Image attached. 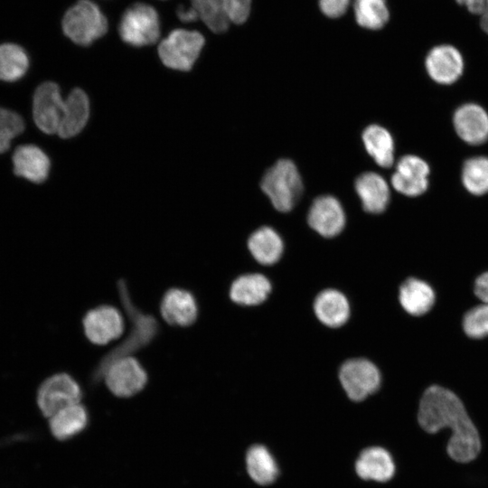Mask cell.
Segmentation results:
<instances>
[{"instance_id":"cell-21","label":"cell","mask_w":488,"mask_h":488,"mask_svg":"<svg viewBox=\"0 0 488 488\" xmlns=\"http://www.w3.org/2000/svg\"><path fill=\"white\" fill-rule=\"evenodd\" d=\"M89 116V101L80 89H74L64 99L63 111L57 135L70 138L78 135L86 126Z\"/></svg>"},{"instance_id":"cell-12","label":"cell","mask_w":488,"mask_h":488,"mask_svg":"<svg viewBox=\"0 0 488 488\" xmlns=\"http://www.w3.org/2000/svg\"><path fill=\"white\" fill-rule=\"evenodd\" d=\"M430 167L420 156L406 155L399 158L390 178L392 187L408 197L423 194L428 188Z\"/></svg>"},{"instance_id":"cell-31","label":"cell","mask_w":488,"mask_h":488,"mask_svg":"<svg viewBox=\"0 0 488 488\" xmlns=\"http://www.w3.org/2000/svg\"><path fill=\"white\" fill-rule=\"evenodd\" d=\"M199 18L216 33H224L230 25L223 0H192Z\"/></svg>"},{"instance_id":"cell-17","label":"cell","mask_w":488,"mask_h":488,"mask_svg":"<svg viewBox=\"0 0 488 488\" xmlns=\"http://www.w3.org/2000/svg\"><path fill=\"white\" fill-rule=\"evenodd\" d=\"M355 470L361 479L385 483L395 475L396 465L388 450L372 446L360 454L355 463Z\"/></svg>"},{"instance_id":"cell-29","label":"cell","mask_w":488,"mask_h":488,"mask_svg":"<svg viewBox=\"0 0 488 488\" xmlns=\"http://www.w3.org/2000/svg\"><path fill=\"white\" fill-rule=\"evenodd\" d=\"M461 181L465 190L473 195L488 193V156L478 155L465 161Z\"/></svg>"},{"instance_id":"cell-39","label":"cell","mask_w":488,"mask_h":488,"mask_svg":"<svg viewBox=\"0 0 488 488\" xmlns=\"http://www.w3.org/2000/svg\"><path fill=\"white\" fill-rule=\"evenodd\" d=\"M478 24L481 31L488 35V0L485 1L483 13L478 16Z\"/></svg>"},{"instance_id":"cell-30","label":"cell","mask_w":488,"mask_h":488,"mask_svg":"<svg viewBox=\"0 0 488 488\" xmlns=\"http://www.w3.org/2000/svg\"><path fill=\"white\" fill-rule=\"evenodd\" d=\"M28 66V56L21 46L14 43L0 45V80H18L25 74Z\"/></svg>"},{"instance_id":"cell-6","label":"cell","mask_w":488,"mask_h":488,"mask_svg":"<svg viewBox=\"0 0 488 488\" xmlns=\"http://www.w3.org/2000/svg\"><path fill=\"white\" fill-rule=\"evenodd\" d=\"M204 42V37L197 31L176 29L160 42L158 54L166 67L189 70L198 59Z\"/></svg>"},{"instance_id":"cell-28","label":"cell","mask_w":488,"mask_h":488,"mask_svg":"<svg viewBox=\"0 0 488 488\" xmlns=\"http://www.w3.org/2000/svg\"><path fill=\"white\" fill-rule=\"evenodd\" d=\"M353 12L357 23L369 30L382 29L389 20L387 0H354Z\"/></svg>"},{"instance_id":"cell-35","label":"cell","mask_w":488,"mask_h":488,"mask_svg":"<svg viewBox=\"0 0 488 488\" xmlns=\"http://www.w3.org/2000/svg\"><path fill=\"white\" fill-rule=\"evenodd\" d=\"M351 0H318L321 12L330 18H338L344 14Z\"/></svg>"},{"instance_id":"cell-27","label":"cell","mask_w":488,"mask_h":488,"mask_svg":"<svg viewBox=\"0 0 488 488\" xmlns=\"http://www.w3.org/2000/svg\"><path fill=\"white\" fill-rule=\"evenodd\" d=\"M246 465L251 479L261 485L273 483L278 474L275 458L262 445H254L248 450Z\"/></svg>"},{"instance_id":"cell-4","label":"cell","mask_w":488,"mask_h":488,"mask_svg":"<svg viewBox=\"0 0 488 488\" xmlns=\"http://www.w3.org/2000/svg\"><path fill=\"white\" fill-rule=\"evenodd\" d=\"M62 30L73 42L87 46L107 33L108 22L97 5L79 0L65 13Z\"/></svg>"},{"instance_id":"cell-18","label":"cell","mask_w":488,"mask_h":488,"mask_svg":"<svg viewBox=\"0 0 488 488\" xmlns=\"http://www.w3.org/2000/svg\"><path fill=\"white\" fill-rule=\"evenodd\" d=\"M160 310L164 320L173 325L189 326L198 315L193 296L180 288H172L164 294Z\"/></svg>"},{"instance_id":"cell-37","label":"cell","mask_w":488,"mask_h":488,"mask_svg":"<svg viewBox=\"0 0 488 488\" xmlns=\"http://www.w3.org/2000/svg\"><path fill=\"white\" fill-rule=\"evenodd\" d=\"M486 0H454L460 7L470 14L478 17L483 11Z\"/></svg>"},{"instance_id":"cell-22","label":"cell","mask_w":488,"mask_h":488,"mask_svg":"<svg viewBox=\"0 0 488 488\" xmlns=\"http://www.w3.org/2000/svg\"><path fill=\"white\" fill-rule=\"evenodd\" d=\"M399 301L408 314L419 316L427 314L433 307L436 294L426 281L409 277L399 286Z\"/></svg>"},{"instance_id":"cell-2","label":"cell","mask_w":488,"mask_h":488,"mask_svg":"<svg viewBox=\"0 0 488 488\" xmlns=\"http://www.w3.org/2000/svg\"><path fill=\"white\" fill-rule=\"evenodd\" d=\"M119 294L122 304L131 321V330L120 345L114 348L99 362L94 371L95 379L103 377L107 368L116 360L131 356L135 351L147 344L156 334L157 323L149 314H144L131 302L127 288L123 281L118 283Z\"/></svg>"},{"instance_id":"cell-33","label":"cell","mask_w":488,"mask_h":488,"mask_svg":"<svg viewBox=\"0 0 488 488\" xmlns=\"http://www.w3.org/2000/svg\"><path fill=\"white\" fill-rule=\"evenodd\" d=\"M23 130L24 122L19 114L0 108V154L9 149L12 140Z\"/></svg>"},{"instance_id":"cell-11","label":"cell","mask_w":488,"mask_h":488,"mask_svg":"<svg viewBox=\"0 0 488 488\" xmlns=\"http://www.w3.org/2000/svg\"><path fill=\"white\" fill-rule=\"evenodd\" d=\"M64 99L59 86L51 81L37 87L33 99V116L37 127L48 135L57 134Z\"/></svg>"},{"instance_id":"cell-36","label":"cell","mask_w":488,"mask_h":488,"mask_svg":"<svg viewBox=\"0 0 488 488\" xmlns=\"http://www.w3.org/2000/svg\"><path fill=\"white\" fill-rule=\"evenodd\" d=\"M475 296L484 304H488V271L479 275L474 284Z\"/></svg>"},{"instance_id":"cell-25","label":"cell","mask_w":488,"mask_h":488,"mask_svg":"<svg viewBox=\"0 0 488 488\" xmlns=\"http://www.w3.org/2000/svg\"><path fill=\"white\" fill-rule=\"evenodd\" d=\"M361 141L368 155L380 167L389 168L394 164L395 144L389 131L376 124L364 128Z\"/></svg>"},{"instance_id":"cell-26","label":"cell","mask_w":488,"mask_h":488,"mask_svg":"<svg viewBox=\"0 0 488 488\" xmlns=\"http://www.w3.org/2000/svg\"><path fill=\"white\" fill-rule=\"evenodd\" d=\"M248 248L256 261L269 266L280 259L284 250V243L280 235L274 229L264 226L256 230L249 236Z\"/></svg>"},{"instance_id":"cell-24","label":"cell","mask_w":488,"mask_h":488,"mask_svg":"<svg viewBox=\"0 0 488 488\" xmlns=\"http://www.w3.org/2000/svg\"><path fill=\"white\" fill-rule=\"evenodd\" d=\"M89 421L86 408L80 402L65 407L48 418V427L54 438L68 440L80 433Z\"/></svg>"},{"instance_id":"cell-19","label":"cell","mask_w":488,"mask_h":488,"mask_svg":"<svg viewBox=\"0 0 488 488\" xmlns=\"http://www.w3.org/2000/svg\"><path fill=\"white\" fill-rule=\"evenodd\" d=\"M14 173L30 182L40 183L45 181L50 170L47 155L34 145L16 147L13 157Z\"/></svg>"},{"instance_id":"cell-14","label":"cell","mask_w":488,"mask_h":488,"mask_svg":"<svg viewBox=\"0 0 488 488\" xmlns=\"http://www.w3.org/2000/svg\"><path fill=\"white\" fill-rule=\"evenodd\" d=\"M311 229L324 238H333L345 226V213L341 202L332 195H321L313 202L307 216Z\"/></svg>"},{"instance_id":"cell-3","label":"cell","mask_w":488,"mask_h":488,"mask_svg":"<svg viewBox=\"0 0 488 488\" xmlns=\"http://www.w3.org/2000/svg\"><path fill=\"white\" fill-rule=\"evenodd\" d=\"M260 187L273 207L281 212L290 211L303 192V182L295 163L289 159L277 160L264 174Z\"/></svg>"},{"instance_id":"cell-23","label":"cell","mask_w":488,"mask_h":488,"mask_svg":"<svg viewBox=\"0 0 488 488\" xmlns=\"http://www.w3.org/2000/svg\"><path fill=\"white\" fill-rule=\"evenodd\" d=\"M271 292V283L262 274L251 273L237 277L230 289V299L240 305L251 306L263 303Z\"/></svg>"},{"instance_id":"cell-10","label":"cell","mask_w":488,"mask_h":488,"mask_svg":"<svg viewBox=\"0 0 488 488\" xmlns=\"http://www.w3.org/2000/svg\"><path fill=\"white\" fill-rule=\"evenodd\" d=\"M429 78L436 83L450 85L464 73L465 59L457 47L451 43H439L427 53L424 61Z\"/></svg>"},{"instance_id":"cell-34","label":"cell","mask_w":488,"mask_h":488,"mask_svg":"<svg viewBox=\"0 0 488 488\" xmlns=\"http://www.w3.org/2000/svg\"><path fill=\"white\" fill-rule=\"evenodd\" d=\"M223 3L230 23L240 24L247 21L251 0H223Z\"/></svg>"},{"instance_id":"cell-32","label":"cell","mask_w":488,"mask_h":488,"mask_svg":"<svg viewBox=\"0 0 488 488\" xmlns=\"http://www.w3.org/2000/svg\"><path fill=\"white\" fill-rule=\"evenodd\" d=\"M463 330L472 339L488 336V304L483 303L471 308L463 318Z\"/></svg>"},{"instance_id":"cell-38","label":"cell","mask_w":488,"mask_h":488,"mask_svg":"<svg viewBox=\"0 0 488 488\" xmlns=\"http://www.w3.org/2000/svg\"><path fill=\"white\" fill-rule=\"evenodd\" d=\"M179 19L184 23L193 22L199 18L196 10L192 7L180 5L176 12Z\"/></svg>"},{"instance_id":"cell-1","label":"cell","mask_w":488,"mask_h":488,"mask_svg":"<svg viewBox=\"0 0 488 488\" xmlns=\"http://www.w3.org/2000/svg\"><path fill=\"white\" fill-rule=\"evenodd\" d=\"M417 422L429 435L449 432L446 450L456 463H470L482 450L475 423L464 401L450 389L437 384L427 387L418 401Z\"/></svg>"},{"instance_id":"cell-5","label":"cell","mask_w":488,"mask_h":488,"mask_svg":"<svg viewBox=\"0 0 488 488\" xmlns=\"http://www.w3.org/2000/svg\"><path fill=\"white\" fill-rule=\"evenodd\" d=\"M118 32L121 39L136 47L155 43L160 36V22L156 10L144 3L129 6L123 14Z\"/></svg>"},{"instance_id":"cell-13","label":"cell","mask_w":488,"mask_h":488,"mask_svg":"<svg viewBox=\"0 0 488 488\" xmlns=\"http://www.w3.org/2000/svg\"><path fill=\"white\" fill-rule=\"evenodd\" d=\"M83 328L89 342L103 345L119 338L124 332L125 324L117 308L102 305L91 309L85 314Z\"/></svg>"},{"instance_id":"cell-20","label":"cell","mask_w":488,"mask_h":488,"mask_svg":"<svg viewBox=\"0 0 488 488\" xmlns=\"http://www.w3.org/2000/svg\"><path fill=\"white\" fill-rule=\"evenodd\" d=\"M314 312L323 324L337 328L348 321L351 307L347 297L342 292L328 288L316 296Z\"/></svg>"},{"instance_id":"cell-15","label":"cell","mask_w":488,"mask_h":488,"mask_svg":"<svg viewBox=\"0 0 488 488\" xmlns=\"http://www.w3.org/2000/svg\"><path fill=\"white\" fill-rule=\"evenodd\" d=\"M453 125L456 135L469 145H482L488 140V113L478 104L458 107L453 115Z\"/></svg>"},{"instance_id":"cell-8","label":"cell","mask_w":488,"mask_h":488,"mask_svg":"<svg viewBox=\"0 0 488 488\" xmlns=\"http://www.w3.org/2000/svg\"><path fill=\"white\" fill-rule=\"evenodd\" d=\"M81 398L82 391L77 381L67 373H57L40 385L36 403L42 416L49 418L60 409L80 403Z\"/></svg>"},{"instance_id":"cell-9","label":"cell","mask_w":488,"mask_h":488,"mask_svg":"<svg viewBox=\"0 0 488 488\" xmlns=\"http://www.w3.org/2000/svg\"><path fill=\"white\" fill-rule=\"evenodd\" d=\"M108 389L116 396L128 398L141 391L147 382V374L133 356L114 361L104 372Z\"/></svg>"},{"instance_id":"cell-7","label":"cell","mask_w":488,"mask_h":488,"mask_svg":"<svg viewBox=\"0 0 488 488\" xmlns=\"http://www.w3.org/2000/svg\"><path fill=\"white\" fill-rule=\"evenodd\" d=\"M339 380L350 399L361 401L379 389L381 376L372 361L354 358L343 363L339 370Z\"/></svg>"},{"instance_id":"cell-16","label":"cell","mask_w":488,"mask_h":488,"mask_svg":"<svg viewBox=\"0 0 488 488\" xmlns=\"http://www.w3.org/2000/svg\"><path fill=\"white\" fill-rule=\"evenodd\" d=\"M354 188L366 212L379 214L387 209L390 191L387 181L379 174L362 173L356 178Z\"/></svg>"}]
</instances>
